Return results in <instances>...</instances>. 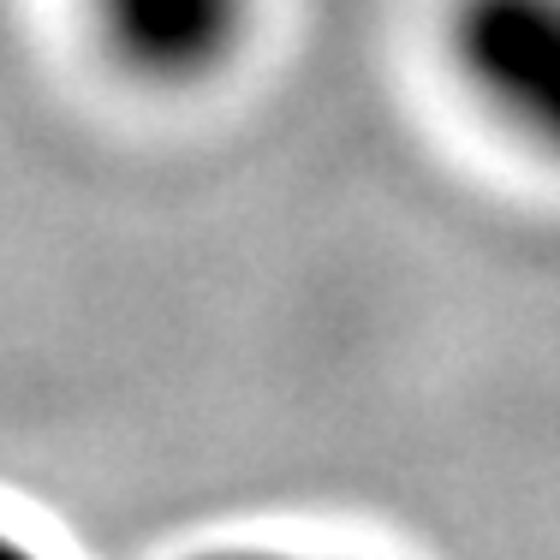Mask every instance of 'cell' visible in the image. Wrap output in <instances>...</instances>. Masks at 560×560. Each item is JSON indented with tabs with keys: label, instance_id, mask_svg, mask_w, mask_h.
Instances as JSON below:
<instances>
[{
	"label": "cell",
	"instance_id": "cell-1",
	"mask_svg": "<svg viewBox=\"0 0 560 560\" xmlns=\"http://www.w3.org/2000/svg\"><path fill=\"white\" fill-rule=\"evenodd\" d=\"M447 48L471 96L560 162V0H453Z\"/></svg>",
	"mask_w": 560,
	"mask_h": 560
},
{
	"label": "cell",
	"instance_id": "cell-2",
	"mask_svg": "<svg viewBox=\"0 0 560 560\" xmlns=\"http://www.w3.org/2000/svg\"><path fill=\"white\" fill-rule=\"evenodd\" d=\"M84 12L114 66L155 90H185L238 55L250 0H84Z\"/></svg>",
	"mask_w": 560,
	"mask_h": 560
},
{
	"label": "cell",
	"instance_id": "cell-3",
	"mask_svg": "<svg viewBox=\"0 0 560 560\" xmlns=\"http://www.w3.org/2000/svg\"><path fill=\"white\" fill-rule=\"evenodd\" d=\"M191 560H311V555H287V549H245V542H233V549H203Z\"/></svg>",
	"mask_w": 560,
	"mask_h": 560
},
{
	"label": "cell",
	"instance_id": "cell-4",
	"mask_svg": "<svg viewBox=\"0 0 560 560\" xmlns=\"http://www.w3.org/2000/svg\"><path fill=\"white\" fill-rule=\"evenodd\" d=\"M0 560H43V555H36L31 542H19L12 530H0Z\"/></svg>",
	"mask_w": 560,
	"mask_h": 560
}]
</instances>
